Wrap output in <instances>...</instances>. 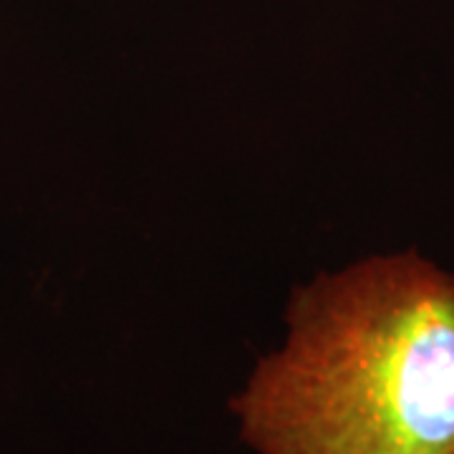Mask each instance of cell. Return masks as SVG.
Returning a JSON list of instances; mask_svg holds the SVG:
<instances>
[{"label": "cell", "instance_id": "obj_1", "mask_svg": "<svg viewBox=\"0 0 454 454\" xmlns=\"http://www.w3.org/2000/svg\"><path fill=\"white\" fill-rule=\"evenodd\" d=\"M232 411L258 454H454V273L409 250L298 288Z\"/></svg>", "mask_w": 454, "mask_h": 454}]
</instances>
